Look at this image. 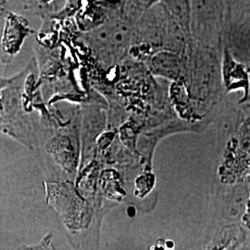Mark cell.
<instances>
[{
    "mask_svg": "<svg viewBox=\"0 0 250 250\" xmlns=\"http://www.w3.org/2000/svg\"><path fill=\"white\" fill-rule=\"evenodd\" d=\"M224 49L191 44L186 86L197 120L214 119L223 98L222 55Z\"/></svg>",
    "mask_w": 250,
    "mask_h": 250,
    "instance_id": "obj_1",
    "label": "cell"
},
{
    "mask_svg": "<svg viewBox=\"0 0 250 250\" xmlns=\"http://www.w3.org/2000/svg\"><path fill=\"white\" fill-rule=\"evenodd\" d=\"M222 81L224 89L234 91L242 89L244 98L248 99L250 96V71L246 65L235 60L229 49L224 45L222 57Z\"/></svg>",
    "mask_w": 250,
    "mask_h": 250,
    "instance_id": "obj_5",
    "label": "cell"
},
{
    "mask_svg": "<svg viewBox=\"0 0 250 250\" xmlns=\"http://www.w3.org/2000/svg\"><path fill=\"white\" fill-rule=\"evenodd\" d=\"M168 12L163 1H155L135 23L129 53L134 60L146 61L164 51Z\"/></svg>",
    "mask_w": 250,
    "mask_h": 250,
    "instance_id": "obj_3",
    "label": "cell"
},
{
    "mask_svg": "<svg viewBox=\"0 0 250 250\" xmlns=\"http://www.w3.org/2000/svg\"><path fill=\"white\" fill-rule=\"evenodd\" d=\"M170 17L183 30L191 36V2L190 1H163Z\"/></svg>",
    "mask_w": 250,
    "mask_h": 250,
    "instance_id": "obj_6",
    "label": "cell"
},
{
    "mask_svg": "<svg viewBox=\"0 0 250 250\" xmlns=\"http://www.w3.org/2000/svg\"><path fill=\"white\" fill-rule=\"evenodd\" d=\"M146 65L154 76L172 81V83L183 82L186 83L188 61L176 54L161 51L149 58Z\"/></svg>",
    "mask_w": 250,
    "mask_h": 250,
    "instance_id": "obj_4",
    "label": "cell"
},
{
    "mask_svg": "<svg viewBox=\"0 0 250 250\" xmlns=\"http://www.w3.org/2000/svg\"><path fill=\"white\" fill-rule=\"evenodd\" d=\"M239 4L245 9V11H243L241 19L238 21V26L250 30V2H244V4L239 2Z\"/></svg>",
    "mask_w": 250,
    "mask_h": 250,
    "instance_id": "obj_7",
    "label": "cell"
},
{
    "mask_svg": "<svg viewBox=\"0 0 250 250\" xmlns=\"http://www.w3.org/2000/svg\"><path fill=\"white\" fill-rule=\"evenodd\" d=\"M191 2V39L192 44L224 49L228 10L226 2Z\"/></svg>",
    "mask_w": 250,
    "mask_h": 250,
    "instance_id": "obj_2",
    "label": "cell"
}]
</instances>
